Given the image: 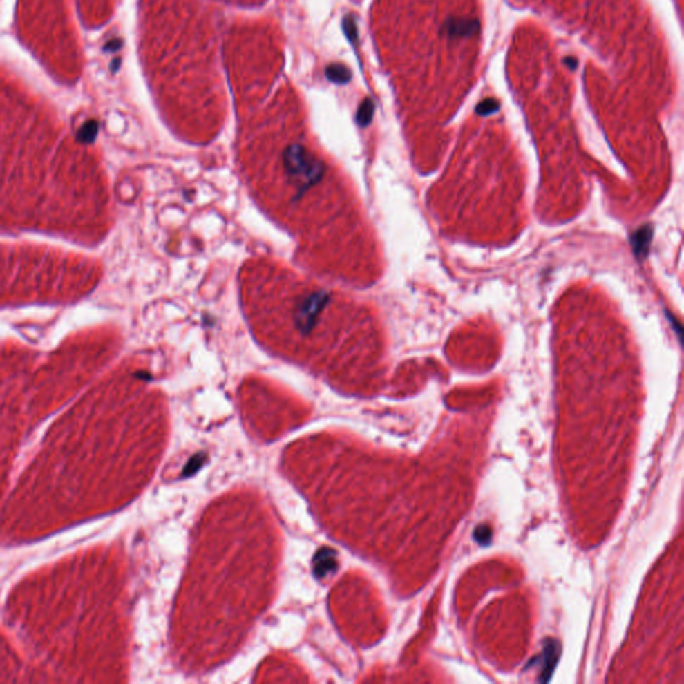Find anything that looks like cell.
Instances as JSON below:
<instances>
[{
  "instance_id": "6da1fadb",
  "label": "cell",
  "mask_w": 684,
  "mask_h": 684,
  "mask_svg": "<svg viewBox=\"0 0 684 684\" xmlns=\"http://www.w3.org/2000/svg\"><path fill=\"white\" fill-rule=\"evenodd\" d=\"M15 28L53 78L67 86L78 82L84 59L68 0H19Z\"/></svg>"
},
{
  "instance_id": "277c9868",
  "label": "cell",
  "mask_w": 684,
  "mask_h": 684,
  "mask_svg": "<svg viewBox=\"0 0 684 684\" xmlns=\"http://www.w3.org/2000/svg\"><path fill=\"white\" fill-rule=\"evenodd\" d=\"M491 536H492V531L488 525H480L479 528L475 529V533H473V538L475 540L482 545H486L491 542Z\"/></svg>"
},
{
  "instance_id": "5b68a950",
  "label": "cell",
  "mask_w": 684,
  "mask_h": 684,
  "mask_svg": "<svg viewBox=\"0 0 684 684\" xmlns=\"http://www.w3.org/2000/svg\"><path fill=\"white\" fill-rule=\"evenodd\" d=\"M638 236H639V238L635 241V250H636V253H640V251L645 253L647 251V246L649 243L648 241H649L651 233H649V230H644L643 229V230L639 231Z\"/></svg>"
},
{
  "instance_id": "7a4b0ae2",
  "label": "cell",
  "mask_w": 684,
  "mask_h": 684,
  "mask_svg": "<svg viewBox=\"0 0 684 684\" xmlns=\"http://www.w3.org/2000/svg\"><path fill=\"white\" fill-rule=\"evenodd\" d=\"M82 23L88 28H98L114 12V0H75Z\"/></svg>"
},
{
  "instance_id": "3957f363",
  "label": "cell",
  "mask_w": 684,
  "mask_h": 684,
  "mask_svg": "<svg viewBox=\"0 0 684 684\" xmlns=\"http://www.w3.org/2000/svg\"><path fill=\"white\" fill-rule=\"evenodd\" d=\"M560 655V648L559 643L555 640H549L544 644L543 654L536 659L542 665V672H540V682H548L552 676V672L558 664Z\"/></svg>"
}]
</instances>
